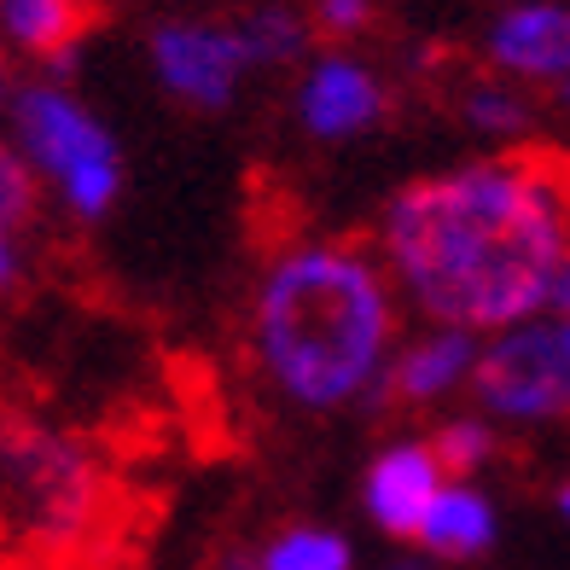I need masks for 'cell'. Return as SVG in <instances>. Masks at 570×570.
<instances>
[{
  "mask_svg": "<svg viewBox=\"0 0 570 570\" xmlns=\"http://www.w3.org/2000/svg\"><path fill=\"white\" fill-rule=\"evenodd\" d=\"M443 483L449 478H443V465H436L431 443H396V449H384L373 460L367 483H361V501H367V518H373L384 535L413 541V530H420L431 495Z\"/></svg>",
  "mask_w": 570,
  "mask_h": 570,
  "instance_id": "obj_6",
  "label": "cell"
},
{
  "mask_svg": "<svg viewBox=\"0 0 570 570\" xmlns=\"http://www.w3.org/2000/svg\"><path fill=\"white\" fill-rule=\"evenodd\" d=\"M472 361H478V338L472 332H431V338L407 344L396 355V367L384 373V384L402 396V402H436L449 396L460 379H472Z\"/></svg>",
  "mask_w": 570,
  "mask_h": 570,
  "instance_id": "obj_10",
  "label": "cell"
},
{
  "mask_svg": "<svg viewBox=\"0 0 570 570\" xmlns=\"http://www.w3.org/2000/svg\"><path fill=\"white\" fill-rule=\"evenodd\" d=\"M239 53H245V70L250 65H274V59H292V53H303V41H308V30H303V18L292 12V7H263V12H250L239 30Z\"/></svg>",
  "mask_w": 570,
  "mask_h": 570,
  "instance_id": "obj_13",
  "label": "cell"
},
{
  "mask_svg": "<svg viewBox=\"0 0 570 570\" xmlns=\"http://www.w3.org/2000/svg\"><path fill=\"white\" fill-rule=\"evenodd\" d=\"M30 216H36V169L12 146H0V233L12 239Z\"/></svg>",
  "mask_w": 570,
  "mask_h": 570,
  "instance_id": "obj_15",
  "label": "cell"
},
{
  "mask_svg": "<svg viewBox=\"0 0 570 570\" xmlns=\"http://www.w3.org/2000/svg\"><path fill=\"white\" fill-rule=\"evenodd\" d=\"M18 140H23V164L53 175L65 187V204L82 222H99L111 210V198L122 187L117 140L65 88H30L18 99Z\"/></svg>",
  "mask_w": 570,
  "mask_h": 570,
  "instance_id": "obj_3",
  "label": "cell"
},
{
  "mask_svg": "<svg viewBox=\"0 0 570 570\" xmlns=\"http://www.w3.org/2000/svg\"><path fill=\"white\" fill-rule=\"evenodd\" d=\"M465 117H472L483 135H507V140L530 128L524 99H518V94H501V88H472V94H465Z\"/></svg>",
  "mask_w": 570,
  "mask_h": 570,
  "instance_id": "obj_16",
  "label": "cell"
},
{
  "mask_svg": "<svg viewBox=\"0 0 570 570\" xmlns=\"http://www.w3.org/2000/svg\"><path fill=\"white\" fill-rule=\"evenodd\" d=\"M384 570H436V559H425V553H420V559H396V564H384Z\"/></svg>",
  "mask_w": 570,
  "mask_h": 570,
  "instance_id": "obj_19",
  "label": "cell"
},
{
  "mask_svg": "<svg viewBox=\"0 0 570 570\" xmlns=\"http://www.w3.org/2000/svg\"><path fill=\"white\" fill-rule=\"evenodd\" d=\"M297 117L315 140H350L361 128H373L384 117V88L367 65L355 59H321L303 76Z\"/></svg>",
  "mask_w": 570,
  "mask_h": 570,
  "instance_id": "obj_7",
  "label": "cell"
},
{
  "mask_svg": "<svg viewBox=\"0 0 570 570\" xmlns=\"http://www.w3.org/2000/svg\"><path fill=\"white\" fill-rule=\"evenodd\" d=\"M12 279H18V250H12V239H7V233H0V292H7Z\"/></svg>",
  "mask_w": 570,
  "mask_h": 570,
  "instance_id": "obj_18",
  "label": "cell"
},
{
  "mask_svg": "<svg viewBox=\"0 0 570 570\" xmlns=\"http://www.w3.org/2000/svg\"><path fill=\"white\" fill-rule=\"evenodd\" d=\"M373 18V0H315V23L326 36H361Z\"/></svg>",
  "mask_w": 570,
  "mask_h": 570,
  "instance_id": "obj_17",
  "label": "cell"
},
{
  "mask_svg": "<svg viewBox=\"0 0 570 570\" xmlns=\"http://www.w3.org/2000/svg\"><path fill=\"white\" fill-rule=\"evenodd\" d=\"M489 59L530 82H564L570 70V12L559 0H524L495 18L489 30Z\"/></svg>",
  "mask_w": 570,
  "mask_h": 570,
  "instance_id": "obj_8",
  "label": "cell"
},
{
  "mask_svg": "<svg viewBox=\"0 0 570 570\" xmlns=\"http://www.w3.org/2000/svg\"><path fill=\"white\" fill-rule=\"evenodd\" d=\"M250 570H355V548L326 524H292L250 553Z\"/></svg>",
  "mask_w": 570,
  "mask_h": 570,
  "instance_id": "obj_12",
  "label": "cell"
},
{
  "mask_svg": "<svg viewBox=\"0 0 570 570\" xmlns=\"http://www.w3.org/2000/svg\"><path fill=\"white\" fill-rule=\"evenodd\" d=\"M391 285L361 250H285L256 292V355L297 407H344L384 373Z\"/></svg>",
  "mask_w": 570,
  "mask_h": 570,
  "instance_id": "obj_2",
  "label": "cell"
},
{
  "mask_svg": "<svg viewBox=\"0 0 570 570\" xmlns=\"http://www.w3.org/2000/svg\"><path fill=\"white\" fill-rule=\"evenodd\" d=\"M384 256L402 292L454 332L518 326L570 297L559 164L489 158L413 180L384 210Z\"/></svg>",
  "mask_w": 570,
  "mask_h": 570,
  "instance_id": "obj_1",
  "label": "cell"
},
{
  "mask_svg": "<svg viewBox=\"0 0 570 570\" xmlns=\"http://www.w3.org/2000/svg\"><path fill=\"white\" fill-rule=\"evenodd\" d=\"M495 535H501L495 501H489L478 483H465V478H449L443 489H436L425 518H420V530H413L420 553L425 559H443V564L483 559L489 548H495Z\"/></svg>",
  "mask_w": 570,
  "mask_h": 570,
  "instance_id": "obj_9",
  "label": "cell"
},
{
  "mask_svg": "<svg viewBox=\"0 0 570 570\" xmlns=\"http://www.w3.org/2000/svg\"><path fill=\"white\" fill-rule=\"evenodd\" d=\"M472 384L489 413L524 425H548L570 407V326L518 321L472 361Z\"/></svg>",
  "mask_w": 570,
  "mask_h": 570,
  "instance_id": "obj_4",
  "label": "cell"
},
{
  "mask_svg": "<svg viewBox=\"0 0 570 570\" xmlns=\"http://www.w3.org/2000/svg\"><path fill=\"white\" fill-rule=\"evenodd\" d=\"M0 18H7L18 47H30L41 59H65L94 12H88V0H0Z\"/></svg>",
  "mask_w": 570,
  "mask_h": 570,
  "instance_id": "obj_11",
  "label": "cell"
},
{
  "mask_svg": "<svg viewBox=\"0 0 570 570\" xmlns=\"http://www.w3.org/2000/svg\"><path fill=\"white\" fill-rule=\"evenodd\" d=\"M151 70L158 82L198 111H222L245 76L239 36L222 23H164L151 30Z\"/></svg>",
  "mask_w": 570,
  "mask_h": 570,
  "instance_id": "obj_5",
  "label": "cell"
},
{
  "mask_svg": "<svg viewBox=\"0 0 570 570\" xmlns=\"http://www.w3.org/2000/svg\"><path fill=\"white\" fill-rule=\"evenodd\" d=\"M431 454H436V465H443V478L472 483V472H483V465L495 460V431H489L483 420H449L431 436Z\"/></svg>",
  "mask_w": 570,
  "mask_h": 570,
  "instance_id": "obj_14",
  "label": "cell"
}]
</instances>
